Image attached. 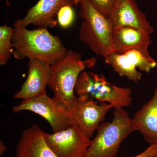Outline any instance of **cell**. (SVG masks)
<instances>
[{
	"label": "cell",
	"mask_w": 157,
	"mask_h": 157,
	"mask_svg": "<svg viewBox=\"0 0 157 157\" xmlns=\"http://www.w3.org/2000/svg\"><path fill=\"white\" fill-rule=\"evenodd\" d=\"M44 137L58 157H84L92 141L76 125L53 134L45 132Z\"/></svg>",
	"instance_id": "cell-7"
},
{
	"label": "cell",
	"mask_w": 157,
	"mask_h": 157,
	"mask_svg": "<svg viewBox=\"0 0 157 157\" xmlns=\"http://www.w3.org/2000/svg\"><path fill=\"white\" fill-rule=\"evenodd\" d=\"M67 5L73 6V0H39L29 9L25 17L16 21L13 26L27 28L33 25L45 29L56 26L58 21L54 17L60 9Z\"/></svg>",
	"instance_id": "cell-10"
},
{
	"label": "cell",
	"mask_w": 157,
	"mask_h": 157,
	"mask_svg": "<svg viewBox=\"0 0 157 157\" xmlns=\"http://www.w3.org/2000/svg\"><path fill=\"white\" fill-rule=\"evenodd\" d=\"M7 150V147L6 146L2 141H1L0 143V155H2L6 152Z\"/></svg>",
	"instance_id": "cell-20"
},
{
	"label": "cell",
	"mask_w": 157,
	"mask_h": 157,
	"mask_svg": "<svg viewBox=\"0 0 157 157\" xmlns=\"http://www.w3.org/2000/svg\"><path fill=\"white\" fill-rule=\"evenodd\" d=\"M12 55L17 59L38 60L51 65L64 55L67 50L60 39L47 29L28 30L14 27Z\"/></svg>",
	"instance_id": "cell-1"
},
{
	"label": "cell",
	"mask_w": 157,
	"mask_h": 157,
	"mask_svg": "<svg viewBox=\"0 0 157 157\" xmlns=\"http://www.w3.org/2000/svg\"><path fill=\"white\" fill-rule=\"evenodd\" d=\"M96 63L95 58L82 60L78 52L68 50L64 55L51 65L48 85L54 93V98L70 112L77 101L74 91L78 76L83 70L92 67Z\"/></svg>",
	"instance_id": "cell-2"
},
{
	"label": "cell",
	"mask_w": 157,
	"mask_h": 157,
	"mask_svg": "<svg viewBox=\"0 0 157 157\" xmlns=\"http://www.w3.org/2000/svg\"><path fill=\"white\" fill-rule=\"evenodd\" d=\"M150 35L145 31L129 27L114 29L112 36L113 52L122 54L137 50L145 56L151 57L148 51L149 45L152 42Z\"/></svg>",
	"instance_id": "cell-13"
},
{
	"label": "cell",
	"mask_w": 157,
	"mask_h": 157,
	"mask_svg": "<svg viewBox=\"0 0 157 157\" xmlns=\"http://www.w3.org/2000/svg\"><path fill=\"white\" fill-rule=\"evenodd\" d=\"M75 91L78 97L96 99L99 103H108L114 109L128 107L132 104V89L110 83L103 75L91 72L80 73Z\"/></svg>",
	"instance_id": "cell-5"
},
{
	"label": "cell",
	"mask_w": 157,
	"mask_h": 157,
	"mask_svg": "<svg viewBox=\"0 0 157 157\" xmlns=\"http://www.w3.org/2000/svg\"><path fill=\"white\" fill-rule=\"evenodd\" d=\"M84 1H85V0H73V5L77 6L78 5H80L82 2Z\"/></svg>",
	"instance_id": "cell-21"
},
{
	"label": "cell",
	"mask_w": 157,
	"mask_h": 157,
	"mask_svg": "<svg viewBox=\"0 0 157 157\" xmlns=\"http://www.w3.org/2000/svg\"><path fill=\"white\" fill-rule=\"evenodd\" d=\"M14 112L29 110L45 119L52 128L53 133L67 128L74 124L72 113L56 98L45 94L36 98L24 100L12 108Z\"/></svg>",
	"instance_id": "cell-6"
},
{
	"label": "cell",
	"mask_w": 157,
	"mask_h": 157,
	"mask_svg": "<svg viewBox=\"0 0 157 157\" xmlns=\"http://www.w3.org/2000/svg\"><path fill=\"white\" fill-rule=\"evenodd\" d=\"M109 18L113 29L129 27L150 35L154 31L135 0H117Z\"/></svg>",
	"instance_id": "cell-11"
},
{
	"label": "cell",
	"mask_w": 157,
	"mask_h": 157,
	"mask_svg": "<svg viewBox=\"0 0 157 157\" xmlns=\"http://www.w3.org/2000/svg\"><path fill=\"white\" fill-rule=\"evenodd\" d=\"M134 131L128 112L115 109L112 121L100 124L84 157H117L121 144Z\"/></svg>",
	"instance_id": "cell-3"
},
{
	"label": "cell",
	"mask_w": 157,
	"mask_h": 157,
	"mask_svg": "<svg viewBox=\"0 0 157 157\" xmlns=\"http://www.w3.org/2000/svg\"><path fill=\"white\" fill-rule=\"evenodd\" d=\"M157 156V144H151L140 154L132 157H156Z\"/></svg>",
	"instance_id": "cell-19"
},
{
	"label": "cell",
	"mask_w": 157,
	"mask_h": 157,
	"mask_svg": "<svg viewBox=\"0 0 157 157\" xmlns=\"http://www.w3.org/2000/svg\"></svg>",
	"instance_id": "cell-23"
},
{
	"label": "cell",
	"mask_w": 157,
	"mask_h": 157,
	"mask_svg": "<svg viewBox=\"0 0 157 157\" xmlns=\"http://www.w3.org/2000/svg\"><path fill=\"white\" fill-rule=\"evenodd\" d=\"M98 101L78 97L71 112L74 124L77 126L88 138L91 139L101 122L113 107L108 103L98 104Z\"/></svg>",
	"instance_id": "cell-9"
},
{
	"label": "cell",
	"mask_w": 157,
	"mask_h": 157,
	"mask_svg": "<svg viewBox=\"0 0 157 157\" xmlns=\"http://www.w3.org/2000/svg\"><path fill=\"white\" fill-rule=\"evenodd\" d=\"M135 131L140 132L151 144H157V85L151 99L132 119Z\"/></svg>",
	"instance_id": "cell-15"
},
{
	"label": "cell",
	"mask_w": 157,
	"mask_h": 157,
	"mask_svg": "<svg viewBox=\"0 0 157 157\" xmlns=\"http://www.w3.org/2000/svg\"><path fill=\"white\" fill-rule=\"evenodd\" d=\"M44 133L36 125L25 130L16 146L15 157H58L47 145Z\"/></svg>",
	"instance_id": "cell-14"
},
{
	"label": "cell",
	"mask_w": 157,
	"mask_h": 157,
	"mask_svg": "<svg viewBox=\"0 0 157 157\" xmlns=\"http://www.w3.org/2000/svg\"><path fill=\"white\" fill-rule=\"evenodd\" d=\"M106 63L111 66L121 76L138 83L142 73L137 69L149 73L156 67L157 62L152 58L147 57L139 51L132 50L124 53L112 52L104 58Z\"/></svg>",
	"instance_id": "cell-8"
},
{
	"label": "cell",
	"mask_w": 157,
	"mask_h": 157,
	"mask_svg": "<svg viewBox=\"0 0 157 157\" xmlns=\"http://www.w3.org/2000/svg\"><path fill=\"white\" fill-rule=\"evenodd\" d=\"M75 18V12L71 5L62 7L58 13V23L63 28L70 27L74 22Z\"/></svg>",
	"instance_id": "cell-17"
},
{
	"label": "cell",
	"mask_w": 157,
	"mask_h": 157,
	"mask_svg": "<svg viewBox=\"0 0 157 157\" xmlns=\"http://www.w3.org/2000/svg\"><path fill=\"white\" fill-rule=\"evenodd\" d=\"M156 2H157V0H156Z\"/></svg>",
	"instance_id": "cell-22"
},
{
	"label": "cell",
	"mask_w": 157,
	"mask_h": 157,
	"mask_svg": "<svg viewBox=\"0 0 157 157\" xmlns=\"http://www.w3.org/2000/svg\"><path fill=\"white\" fill-rule=\"evenodd\" d=\"M27 78L21 88L14 94L15 99L29 100L46 94L51 76V65L30 59L28 63Z\"/></svg>",
	"instance_id": "cell-12"
},
{
	"label": "cell",
	"mask_w": 157,
	"mask_h": 157,
	"mask_svg": "<svg viewBox=\"0 0 157 157\" xmlns=\"http://www.w3.org/2000/svg\"><path fill=\"white\" fill-rule=\"evenodd\" d=\"M81 23L79 36L93 52L105 58L113 52V27L109 18L97 11L88 0L80 4Z\"/></svg>",
	"instance_id": "cell-4"
},
{
	"label": "cell",
	"mask_w": 157,
	"mask_h": 157,
	"mask_svg": "<svg viewBox=\"0 0 157 157\" xmlns=\"http://www.w3.org/2000/svg\"><path fill=\"white\" fill-rule=\"evenodd\" d=\"M94 8L104 15L109 18L117 0H88Z\"/></svg>",
	"instance_id": "cell-18"
},
{
	"label": "cell",
	"mask_w": 157,
	"mask_h": 157,
	"mask_svg": "<svg viewBox=\"0 0 157 157\" xmlns=\"http://www.w3.org/2000/svg\"><path fill=\"white\" fill-rule=\"evenodd\" d=\"M14 29L5 24L0 27V64L8 63L13 51L12 38Z\"/></svg>",
	"instance_id": "cell-16"
}]
</instances>
